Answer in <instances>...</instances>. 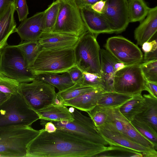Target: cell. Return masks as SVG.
Segmentation results:
<instances>
[{"label": "cell", "mask_w": 157, "mask_h": 157, "mask_svg": "<svg viewBox=\"0 0 157 157\" xmlns=\"http://www.w3.org/2000/svg\"><path fill=\"white\" fill-rule=\"evenodd\" d=\"M16 46L21 51L28 68L32 64L39 52L42 49L38 40L24 41Z\"/></svg>", "instance_id": "83f0119b"}, {"label": "cell", "mask_w": 157, "mask_h": 157, "mask_svg": "<svg viewBox=\"0 0 157 157\" xmlns=\"http://www.w3.org/2000/svg\"><path fill=\"white\" fill-rule=\"evenodd\" d=\"M105 6L101 14L113 33H119L125 30L129 23L127 0H105Z\"/></svg>", "instance_id": "4fadbf2b"}, {"label": "cell", "mask_w": 157, "mask_h": 157, "mask_svg": "<svg viewBox=\"0 0 157 157\" xmlns=\"http://www.w3.org/2000/svg\"><path fill=\"white\" fill-rule=\"evenodd\" d=\"M105 47L115 59L125 64L140 63L143 61V55L140 49L123 36H114L109 38Z\"/></svg>", "instance_id": "8fae6325"}, {"label": "cell", "mask_w": 157, "mask_h": 157, "mask_svg": "<svg viewBox=\"0 0 157 157\" xmlns=\"http://www.w3.org/2000/svg\"><path fill=\"white\" fill-rule=\"evenodd\" d=\"M140 63L128 65L116 72L113 82L115 91L133 95L145 90L146 80Z\"/></svg>", "instance_id": "30bf717a"}, {"label": "cell", "mask_w": 157, "mask_h": 157, "mask_svg": "<svg viewBox=\"0 0 157 157\" xmlns=\"http://www.w3.org/2000/svg\"><path fill=\"white\" fill-rule=\"evenodd\" d=\"M96 88H97L84 85L78 82L65 90L58 91L56 93V96L57 98L62 101L73 98Z\"/></svg>", "instance_id": "4dcf8cb0"}, {"label": "cell", "mask_w": 157, "mask_h": 157, "mask_svg": "<svg viewBox=\"0 0 157 157\" xmlns=\"http://www.w3.org/2000/svg\"><path fill=\"white\" fill-rule=\"evenodd\" d=\"M18 92L29 107L36 113L53 105L57 97L54 86L36 78L30 83H20Z\"/></svg>", "instance_id": "52a82bcc"}, {"label": "cell", "mask_w": 157, "mask_h": 157, "mask_svg": "<svg viewBox=\"0 0 157 157\" xmlns=\"http://www.w3.org/2000/svg\"><path fill=\"white\" fill-rule=\"evenodd\" d=\"M71 113L73 118L72 121H52L57 129L78 134L95 143L105 146L109 145L100 134L90 117L83 115L75 108Z\"/></svg>", "instance_id": "9c48e42d"}, {"label": "cell", "mask_w": 157, "mask_h": 157, "mask_svg": "<svg viewBox=\"0 0 157 157\" xmlns=\"http://www.w3.org/2000/svg\"><path fill=\"white\" fill-rule=\"evenodd\" d=\"M60 6L56 24L52 32L73 34L80 37L88 31L74 0H59Z\"/></svg>", "instance_id": "ba28073f"}, {"label": "cell", "mask_w": 157, "mask_h": 157, "mask_svg": "<svg viewBox=\"0 0 157 157\" xmlns=\"http://www.w3.org/2000/svg\"><path fill=\"white\" fill-rule=\"evenodd\" d=\"M59 6V0H56L44 11L43 33L52 32L57 21Z\"/></svg>", "instance_id": "f546056e"}, {"label": "cell", "mask_w": 157, "mask_h": 157, "mask_svg": "<svg viewBox=\"0 0 157 157\" xmlns=\"http://www.w3.org/2000/svg\"><path fill=\"white\" fill-rule=\"evenodd\" d=\"M15 6L19 21H21L26 18L29 12L26 0H16Z\"/></svg>", "instance_id": "8d00e7d4"}, {"label": "cell", "mask_w": 157, "mask_h": 157, "mask_svg": "<svg viewBox=\"0 0 157 157\" xmlns=\"http://www.w3.org/2000/svg\"><path fill=\"white\" fill-rule=\"evenodd\" d=\"M101 75L105 92L115 91L113 82L115 75L119 70L128 66L119 61L107 50H100Z\"/></svg>", "instance_id": "5bb4252c"}, {"label": "cell", "mask_w": 157, "mask_h": 157, "mask_svg": "<svg viewBox=\"0 0 157 157\" xmlns=\"http://www.w3.org/2000/svg\"><path fill=\"white\" fill-rule=\"evenodd\" d=\"M37 113L39 115L40 124L43 126L50 121H60L73 120V116L66 106H57L50 105L39 110Z\"/></svg>", "instance_id": "44dd1931"}, {"label": "cell", "mask_w": 157, "mask_h": 157, "mask_svg": "<svg viewBox=\"0 0 157 157\" xmlns=\"http://www.w3.org/2000/svg\"><path fill=\"white\" fill-rule=\"evenodd\" d=\"M15 10V3H12L0 17V50L8 44L7 40L10 35L16 32Z\"/></svg>", "instance_id": "ffe728a7"}, {"label": "cell", "mask_w": 157, "mask_h": 157, "mask_svg": "<svg viewBox=\"0 0 157 157\" xmlns=\"http://www.w3.org/2000/svg\"><path fill=\"white\" fill-rule=\"evenodd\" d=\"M114 109L97 105L87 113L96 127L98 128L112 122Z\"/></svg>", "instance_id": "d4e9b609"}, {"label": "cell", "mask_w": 157, "mask_h": 157, "mask_svg": "<svg viewBox=\"0 0 157 157\" xmlns=\"http://www.w3.org/2000/svg\"><path fill=\"white\" fill-rule=\"evenodd\" d=\"M106 147L67 131L49 132L43 128L29 144L26 157H95Z\"/></svg>", "instance_id": "6da1fadb"}, {"label": "cell", "mask_w": 157, "mask_h": 157, "mask_svg": "<svg viewBox=\"0 0 157 157\" xmlns=\"http://www.w3.org/2000/svg\"><path fill=\"white\" fill-rule=\"evenodd\" d=\"M36 78L48 83L61 91L73 86L74 83L71 80L67 71L58 74L49 73L40 74L36 76Z\"/></svg>", "instance_id": "cb8c5ba5"}, {"label": "cell", "mask_w": 157, "mask_h": 157, "mask_svg": "<svg viewBox=\"0 0 157 157\" xmlns=\"http://www.w3.org/2000/svg\"><path fill=\"white\" fill-rule=\"evenodd\" d=\"M102 89L97 88L77 97L62 101L63 105L73 107L87 112L97 105L103 93Z\"/></svg>", "instance_id": "d6986e66"}, {"label": "cell", "mask_w": 157, "mask_h": 157, "mask_svg": "<svg viewBox=\"0 0 157 157\" xmlns=\"http://www.w3.org/2000/svg\"><path fill=\"white\" fill-rule=\"evenodd\" d=\"M143 96L146 100V107L144 110L135 118L148 123L157 131V98L149 94Z\"/></svg>", "instance_id": "603a6c76"}, {"label": "cell", "mask_w": 157, "mask_h": 157, "mask_svg": "<svg viewBox=\"0 0 157 157\" xmlns=\"http://www.w3.org/2000/svg\"><path fill=\"white\" fill-rule=\"evenodd\" d=\"M0 73L20 83L32 82L36 78L16 45L7 44L0 50Z\"/></svg>", "instance_id": "8992f818"}, {"label": "cell", "mask_w": 157, "mask_h": 157, "mask_svg": "<svg viewBox=\"0 0 157 157\" xmlns=\"http://www.w3.org/2000/svg\"><path fill=\"white\" fill-rule=\"evenodd\" d=\"M105 4V0H100L92 5L91 7L95 12L101 14L104 9Z\"/></svg>", "instance_id": "b9f144b4"}, {"label": "cell", "mask_w": 157, "mask_h": 157, "mask_svg": "<svg viewBox=\"0 0 157 157\" xmlns=\"http://www.w3.org/2000/svg\"><path fill=\"white\" fill-rule=\"evenodd\" d=\"M76 66L73 47L42 49L28 69L36 76L42 74L62 73Z\"/></svg>", "instance_id": "3957f363"}, {"label": "cell", "mask_w": 157, "mask_h": 157, "mask_svg": "<svg viewBox=\"0 0 157 157\" xmlns=\"http://www.w3.org/2000/svg\"><path fill=\"white\" fill-rule=\"evenodd\" d=\"M80 10L82 20L88 30L96 36L101 33H113L104 16L94 11L91 6L84 7Z\"/></svg>", "instance_id": "e0dca14e"}, {"label": "cell", "mask_w": 157, "mask_h": 157, "mask_svg": "<svg viewBox=\"0 0 157 157\" xmlns=\"http://www.w3.org/2000/svg\"><path fill=\"white\" fill-rule=\"evenodd\" d=\"M40 119L21 95L11 94L0 106V127L13 125L31 126Z\"/></svg>", "instance_id": "277c9868"}, {"label": "cell", "mask_w": 157, "mask_h": 157, "mask_svg": "<svg viewBox=\"0 0 157 157\" xmlns=\"http://www.w3.org/2000/svg\"><path fill=\"white\" fill-rule=\"evenodd\" d=\"M10 95L5 94L0 91V106L10 97Z\"/></svg>", "instance_id": "f6af8a7d"}, {"label": "cell", "mask_w": 157, "mask_h": 157, "mask_svg": "<svg viewBox=\"0 0 157 157\" xmlns=\"http://www.w3.org/2000/svg\"><path fill=\"white\" fill-rule=\"evenodd\" d=\"M44 12L37 13L22 21L16 32L24 41H38L43 32Z\"/></svg>", "instance_id": "9a60e30c"}, {"label": "cell", "mask_w": 157, "mask_h": 157, "mask_svg": "<svg viewBox=\"0 0 157 157\" xmlns=\"http://www.w3.org/2000/svg\"><path fill=\"white\" fill-rule=\"evenodd\" d=\"M82 78L78 82L84 85L101 88L105 91L103 82L101 75L85 71L82 72Z\"/></svg>", "instance_id": "d590c367"}, {"label": "cell", "mask_w": 157, "mask_h": 157, "mask_svg": "<svg viewBox=\"0 0 157 157\" xmlns=\"http://www.w3.org/2000/svg\"><path fill=\"white\" fill-rule=\"evenodd\" d=\"M145 98L141 93L133 95L132 98L118 108L121 113L131 122L142 112L146 106Z\"/></svg>", "instance_id": "7402d4cb"}, {"label": "cell", "mask_w": 157, "mask_h": 157, "mask_svg": "<svg viewBox=\"0 0 157 157\" xmlns=\"http://www.w3.org/2000/svg\"><path fill=\"white\" fill-rule=\"evenodd\" d=\"M127 8L129 22L142 21L150 8L144 0H127Z\"/></svg>", "instance_id": "4316f807"}, {"label": "cell", "mask_w": 157, "mask_h": 157, "mask_svg": "<svg viewBox=\"0 0 157 157\" xmlns=\"http://www.w3.org/2000/svg\"><path fill=\"white\" fill-rule=\"evenodd\" d=\"M15 0H0V17L11 3H15Z\"/></svg>", "instance_id": "7bdbcfd3"}, {"label": "cell", "mask_w": 157, "mask_h": 157, "mask_svg": "<svg viewBox=\"0 0 157 157\" xmlns=\"http://www.w3.org/2000/svg\"><path fill=\"white\" fill-rule=\"evenodd\" d=\"M20 82L0 73V91L11 95L17 94Z\"/></svg>", "instance_id": "e575fe53"}, {"label": "cell", "mask_w": 157, "mask_h": 157, "mask_svg": "<svg viewBox=\"0 0 157 157\" xmlns=\"http://www.w3.org/2000/svg\"><path fill=\"white\" fill-rule=\"evenodd\" d=\"M140 66L146 80L157 83V59L144 61Z\"/></svg>", "instance_id": "836d02e7"}, {"label": "cell", "mask_w": 157, "mask_h": 157, "mask_svg": "<svg viewBox=\"0 0 157 157\" xmlns=\"http://www.w3.org/2000/svg\"><path fill=\"white\" fill-rule=\"evenodd\" d=\"M44 127L45 131L49 132H55L57 128L52 121H48L46 122L43 125Z\"/></svg>", "instance_id": "ee69618b"}, {"label": "cell", "mask_w": 157, "mask_h": 157, "mask_svg": "<svg viewBox=\"0 0 157 157\" xmlns=\"http://www.w3.org/2000/svg\"><path fill=\"white\" fill-rule=\"evenodd\" d=\"M130 122L142 135L153 144L156 149L157 133L152 127L148 123L136 118Z\"/></svg>", "instance_id": "1f68e13d"}, {"label": "cell", "mask_w": 157, "mask_h": 157, "mask_svg": "<svg viewBox=\"0 0 157 157\" xmlns=\"http://www.w3.org/2000/svg\"><path fill=\"white\" fill-rule=\"evenodd\" d=\"M79 38L71 34L48 32L43 33L38 41L42 49H57L74 47Z\"/></svg>", "instance_id": "2e32d148"}, {"label": "cell", "mask_w": 157, "mask_h": 157, "mask_svg": "<svg viewBox=\"0 0 157 157\" xmlns=\"http://www.w3.org/2000/svg\"><path fill=\"white\" fill-rule=\"evenodd\" d=\"M153 97L157 98V83L146 80L145 90Z\"/></svg>", "instance_id": "ab89813d"}, {"label": "cell", "mask_w": 157, "mask_h": 157, "mask_svg": "<svg viewBox=\"0 0 157 157\" xmlns=\"http://www.w3.org/2000/svg\"><path fill=\"white\" fill-rule=\"evenodd\" d=\"M43 129L25 125L0 127V156L26 157L29 144Z\"/></svg>", "instance_id": "7a4b0ae2"}, {"label": "cell", "mask_w": 157, "mask_h": 157, "mask_svg": "<svg viewBox=\"0 0 157 157\" xmlns=\"http://www.w3.org/2000/svg\"><path fill=\"white\" fill-rule=\"evenodd\" d=\"M72 81L75 83L79 81L82 78V71L76 66L70 68L67 71Z\"/></svg>", "instance_id": "74e56055"}, {"label": "cell", "mask_w": 157, "mask_h": 157, "mask_svg": "<svg viewBox=\"0 0 157 157\" xmlns=\"http://www.w3.org/2000/svg\"><path fill=\"white\" fill-rule=\"evenodd\" d=\"M97 128L110 145L128 148L141 153L144 157H157L156 150H151L136 142L118 131L111 123H106Z\"/></svg>", "instance_id": "7c38bea8"}, {"label": "cell", "mask_w": 157, "mask_h": 157, "mask_svg": "<svg viewBox=\"0 0 157 157\" xmlns=\"http://www.w3.org/2000/svg\"><path fill=\"white\" fill-rule=\"evenodd\" d=\"M140 22L134 31V37L137 44L141 46L157 34V6L150 8L147 16Z\"/></svg>", "instance_id": "ac0fdd59"}, {"label": "cell", "mask_w": 157, "mask_h": 157, "mask_svg": "<svg viewBox=\"0 0 157 157\" xmlns=\"http://www.w3.org/2000/svg\"><path fill=\"white\" fill-rule=\"evenodd\" d=\"M124 132L123 134L141 145L153 150H156L153 144L142 135L124 117Z\"/></svg>", "instance_id": "f1b7e54d"}, {"label": "cell", "mask_w": 157, "mask_h": 157, "mask_svg": "<svg viewBox=\"0 0 157 157\" xmlns=\"http://www.w3.org/2000/svg\"><path fill=\"white\" fill-rule=\"evenodd\" d=\"M95 157H144L141 153L130 149L118 146L107 147Z\"/></svg>", "instance_id": "d6a6232c"}, {"label": "cell", "mask_w": 157, "mask_h": 157, "mask_svg": "<svg viewBox=\"0 0 157 157\" xmlns=\"http://www.w3.org/2000/svg\"><path fill=\"white\" fill-rule=\"evenodd\" d=\"M152 40L144 43L142 45V49L144 53L157 51V36Z\"/></svg>", "instance_id": "f35d334b"}, {"label": "cell", "mask_w": 157, "mask_h": 157, "mask_svg": "<svg viewBox=\"0 0 157 157\" xmlns=\"http://www.w3.org/2000/svg\"><path fill=\"white\" fill-rule=\"evenodd\" d=\"M100 0H74L76 5L79 9L91 6L96 2Z\"/></svg>", "instance_id": "60d3db41"}, {"label": "cell", "mask_w": 157, "mask_h": 157, "mask_svg": "<svg viewBox=\"0 0 157 157\" xmlns=\"http://www.w3.org/2000/svg\"><path fill=\"white\" fill-rule=\"evenodd\" d=\"M133 95L115 91L104 92L97 105L113 109H117L131 99Z\"/></svg>", "instance_id": "484cf974"}, {"label": "cell", "mask_w": 157, "mask_h": 157, "mask_svg": "<svg viewBox=\"0 0 157 157\" xmlns=\"http://www.w3.org/2000/svg\"><path fill=\"white\" fill-rule=\"evenodd\" d=\"M95 35L87 31L74 47L76 66L82 72L101 75L100 48Z\"/></svg>", "instance_id": "5b68a950"}]
</instances>
